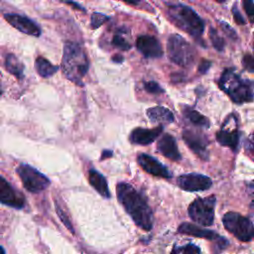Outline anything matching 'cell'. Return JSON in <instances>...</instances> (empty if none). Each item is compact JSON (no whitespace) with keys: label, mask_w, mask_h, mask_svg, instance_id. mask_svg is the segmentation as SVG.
Returning a JSON list of instances; mask_svg holds the SVG:
<instances>
[{"label":"cell","mask_w":254,"mask_h":254,"mask_svg":"<svg viewBox=\"0 0 254 254\" xmlns=\"http://www.w3.org/2000/svg\"><path fill=\"white\" fill-rule=\"evenodd\" d=\"M116 192L118 200L134 222L144 230H150L153 226L154 217L144 194L125 182L117 184Z\"/></svg>","instance_id":"cell-1"},{"label":"cell","mask_w":254,"mask_h":254,"mask_svg":"<svg viewBox=\"0 0 254 254\" xmlns=\"http://www.w3.org/2000/svg\"><path fill=\"white\" fill-rule=\"evenodd\" d=\"M64 75L71 82L82 86V78L85 76L89 62L83 49L76 43L67 41L64 46L61 64Z\"/></svg>","instance_id":"cell-2"},{"label":"cell","mask_w":254,"mask_h":254,"mask_svg":"<svg viewBox=\"0 0 254 254\" xmlns=\"http://www.w3.org/2000/svg\"><path fill=\"white\" fill-rule=\"evenodd\" d=\"M218 85L235 103L249 102L254 99L252 84L240 77L233 69L228 68L223 71Z\"/></svg>","instance_id":"cell-3"},{"label":"cell","mask_w":254,"mask_h":254,"mask_svg":"<svg viewBox=\"0 0 254 254\" xmlns=\"http://www.w3.org/2000/svg\"><path fill=\"white\" fill-rule=\"evenodd\" d=\"M168 15L178 28L189 35L194 38H199L202 35L203 22L191 8L183 4H172L168 6Z\"/></svg>","instance_id":"cell-4"},{"label":"cell","mask_w":254,"mask_h":254,"mask_svg":"<svg viewBox=\"0 0 254 254\" xmlns=\"http://www.w3.org/2000/svg\"><path fill=\"white\" fill-rule=\"evenodd\" d=\"M167 52L170 60L183 67H190L195 60V52L192 47L180 35L173 34L167 43Z\"/></svg>","instance_id":"cell-5"},{"label":"cell","mask_w":254,"mask_h":254,"mask_svg":"<svg viewBox=\"0 0 254 254\" xmlns=\"http://www.w3.org/2000/svg\"><path fill=\"white\" fill-rule=\"evenodd\" d=\"M222 222L227 231L238 240L248 242L254 237V225L251 220L240 213L229 211L222 217Z\"/></svg>","instance_id":"cell-6"},{"label":"cell","mask_w":254,"mask_h":254,"mask_svg":"<svg viewBox=\"0 0 254 254\" xmlns=\"http://www.w3.org/2000/svg\"><path fill=\"white\" fill-rule=\"evenodd\" d=\"M214 195L197 197L189 206V215L196 223L202 226H210L214 220Z\"/></svg>","instance_id":"cell-7"},{"label":"cell","mask_w":254,"mask_h":254,"mask_svg":"<svg viewBox=\"0 0 254 254\" xmlns=\"http://www.w3.org/2000/svg\"><path fill=\"white\" fill-rule=\"evenodd\" d=\"M17 174L19 175L24 188L31 192H41L50 186V180L29 165L21 164L17 168Z\"/></svg>","instance_id":"cell-8"},{"label":"cell","mask_w":254,"mask_h":254,"mask_svg":"<svg viewBox=\"0 0 254 254\" xmlns=\"http://www.w3.org/2000/svg\"><path fill=\"white\" fill-rule=\"evenodd\" d=\"M178 231L183 234H188V235L195 236L198 238H204L209 241H212L215 244L214 248H213L215 253H219L228 245V241L224 237L217 234L215 231H212V230H209L206 228H202V227L196 226V225L189 223V222L182 223L179 226Z\"/></svg>","instance_id":"cell-9"},{"label":"cell","mask_w":254,"mask_h":254,"mask_svg":"<svg viewBox=\"0 0 254 254\" xmlns=\"http://www.w3.org/2000/svg\"><path fill=\"white\" fill-rule=\"evenodd\" d=\"M178 186L187 191H201L209 189L211 180L201 174H186L177 179Z\"/></svg>","instance_id":"cell-10"},{"label":"cell","mask_w":254,"mask_h":254,"mask_svg":"<svg viewBox=\"0 0 254 254\" xmlns=\"http://www.w3.org/2000/svg\"><path fill=\"white\" fill-rule=\"evenodd\" d=\"M4 19L18 31L33 36L39 37L41 35V28L30 18L19 14H5Z\"/></svg>","instance_id":"cell-11"},{"label":"cell","mask_w":254,"mask_h":254,"mask_svg":"<svg viewBox=\"0 0 254 254\" xmlns=\"http://www.w3.org/2000/svg\"><path fill=\"white\" fill-rule=\"evenodd\" d=\"M183 139L188 147L191 149L199 158L202 160L208 159V141L202 134L191 130H185L183 132Z\"/></svg>","instance_id":"cell-12"},{"label":"cell","mask_w":254,"mask_h":254,"mask_svg":"<svg viewBox=\"0 0 254 254\" xmlns=\"http://www.w3.org/2000/svg\"><path fill=\"white\" fill-rule=\"evenodd\" d=\"M0 203L22 208L25 204V199L22 193L16 191L12 186L0 176Z\"/></svg>","instance_id":"cell-13"},{"label":"cell","mask_w":254,"mask_h":254,"mask_svg":"<svg viewBox=\"0 0 254 254\" xmlns=\"http://www.w3.org/2000/svg\"><path fill=\"white\" fill-rule=\"evenodd\" d=\"M137 162L145 172H147L153 176L161 177V178H165V179L172 177L171 172L162 163H160L158 160H156L155 158H153L147 154L138 155Z\"/></svg>","instance_id":"cell-14"},{"label":"cell","mask_w":254,"mask_h":254,"mask_svg":"<svg viewBox=\"0 0 254 254\" xmlns=\"http://www.w3.org/2000/svg\"><path fill=\"white\" fill-rule=\"evenodd\" d=\"M138 51L146 58H160L163 55V50L160 42L153 36L143 35L136 41Z\"/></svg>","instance_id":"cell-15"},{"label":"cell","mask_w":254,"mask_h":254,"mask_svg":"<svg viewBox=\"0 0 254 254\" xmlns=\"http://www.w3.org/2000/svg\"><path fill=\"white\" fill-rule=\"evenodd\" d=\"M163 132V125H159L153 129H144V128H135L130 133V141L133 144L139 145H148L151 144L159 135Z\"/></svg>","instance_id":"cell-16"},{"label":"cell","mask_w":254,"mask_h":254,"mask_svg":"<svg viewBox=\"0 0 254 254\" xmlns=\"http://www.w3.org/2000/svg\"><path fill=\"white\" fill-rule=\"evenodd\" d=\"M159 152L172 161H179L181 159V154L179 152L176 140L170 134H165L161 137L157 144Z\"/></svg>","instance_id":"cell-17"},{"label":"cell","mask_w":254,"mask_h":254,"mask_svg":"<svg viewBox=\"0 0 254 254\" xmlns=\"http://www.w3.org/2000/svg\"><path fill=\"white\" fill-rule=\"evenodd\" d=\"M147 116L152 123H159L160 125L172 123L174 121L173 113L166 107L155 106L147 110Z\"/></svg>","instance_id":"cell-18"},{"label":"cell","mask_w":254,"mask_h":254,"mask_svg":"<svg viewBox=\"0 0 254 254\" xmlns=\"http://www.w3.org/2000/svg\"><path fill=\"white\" fill-rule=\"evenodd\" d=\"M239 132L237 129L233 130H225L222 129L219 130L216 133V140L217 142L225 147L231 148L233 151L237 150L238 143H239Z\"/></svg>","instance_id":"cell-19"},{"label":"cell","mask_w":254,"mask_h":254,"mask_svg":"<svg viewBox=\"0 0 254 254\" xmlns=\"http://www.w3.org/2000/svg\"><path fill=\"white\" fill-rule=\"evenodd\" d=\"M88 182L99 194L104 197H110L107 182L99 172L94 169H90L88 171Z\"/></svg>","instance_id":"cell-20"},{"label":"cell","mask_w":254,"mask_h":254,"mask_svg":"<svg viewBox=\"0 0 254 254\" xmlns=\"http://www.w3.org/2000/svg\"><path fill=\"white\" fill-rule=\"evenodd\" d=\"M35 68L42 77H51L58 71L59 66L53 64L43 57H38L35 61Z\"/></svg>","instance_id":"cell-21"},{"label":"cell","mask_w":254,"mask_h":254,"mask_svg":"<svg viewBox=\"0 0 254 254\" xmlns=\"http://www.w3.org/2000/svg\"><path fill=\"white\" fill-rule=\"evenodd\" d=\"M5 67L6 69L16 76L18 79L24 77V65L13 54H8L5 58Z\"/></svg>","instance_id":"cell-22"},{"label":"cell","mask_w":254,"mask_h":254,"mask_svg":"<svg viewBox=\"0 0 254 254\" xmlns=\"http://www.w3.org/2000/svg\"><path fill=\"white\" fill-rule=\"evenodd\" d=\"M126 35H128V31L124 27L118 29L112 38V45L120 50L128 51L131 48V44Z\"/></svg>","instance_id":"cell-23"},{"label":"cell","mask_w":254,"mask_h":254,"mask_svg":"<svg viewBox=\"0 0 254 254\" xmlns=\"http://www.w3.org/2000/svg\"><path fill=\"white\" fill-rule=\"evenodd\" d=\"M185 116L193 124L196 126H201V127H206L208 128L209 126V121L206 117H204L203 115H201L200 113H198L195 110H191V109H187L185 110Z\"/></svg>","instance_id":"cell-24"},{"label":"cell","mask_w":254,"mask_h":254,"mask_svg":"<svg viewBox=\"0 0 254 254\" xmlns=\"http://www.w3.org/2000/svg\"><path fill=\"white\" fill-rule=\"evenodd\" d=\"M171 254H201V252L196 245L187 243L184 245H175L171 251Z\"/></svg>","instance_id":"cell-25"},{"label":"cell","mask_w":254,"mask_h":254,"mask_svg":"<svg viewBox=\"0 0 254 254\" xmlns=\"http://www.w3.org/2000/svg\"><path fill=\"white\" fill-rule=\"evenodd\" d=\"M209 39L213 45V47L217 50V51H222L224 48V41L221 37H219V35L217 34L216 30H214L213 28L209 29Z\"/></svg>","instance_id":"cell-26"},{"label":"cell","mask_w":254,"mask_h":254,"mask_svg":"<svg viewBox=\"0 0 254 254\" xmlns=\"http://www.w3.org/2000/svg\"><path fill=\"white\" fill-rule=\"evenodd\" d=\"M109 19L108 16L101 14V13H93L91 15V19H90V24H91V28L92 29H96L99 26H101L104 22H106Z\"/></svg>","instance_id":"cell-27"},{"label":"cell","mask_w":254,"mask_h":254,"mask_svg":"<svg viewBox=\"0 0 254 254\" xmlns=\"http://www.w3.org/2000/svg\"><path fill=\"white\" fill-rule=\"evenodd\" d=\"M144 88L150 92V93H154V94H159V93H163L164 89L156 82L153 80L144 82Z\"/></svg>","instance_id":"cell-28"},{"label":"cell","mask_w":254,"mask_h":254,"mask_svg":"<svg viewBox=\"0 0 254 254\" xmlns=\"http://www.w3.org/2000/svg\"><path fill=\"white\" fill-rule=\"evenodd\" d=\"M243 8L249 18V21L251 23H254V1L251 0H246L243 1Z\"/></svg>","instance_id":"cell-29"},{"label":"cell","mask_w":254,"mask_h":254,"mask_svg":"<svg viewBox=\"0 0 254 254\" xmlns=\"http://www.w3.org/2000/svg\"><path fill=\"white\" fill-rule=\"evenodd\" d=\"M245 152L254 161V133L245 142Z\"/></svg>","instance_id":"cell-30"},{"label":"cell","mask_w":254,"mask_h":254,"mask_svg":"<svg viewBox=\"0 0 254 254\" xmlns=\"http://www.w3.org/2000/svg\"><path fill=\"white\" fill-rule=\"evenodd\" d=\"M242 64L245 69H247L250 72H254V58L247 54L242 59Z\"/></svg>","instance_id":"cell-31"},{"label":"cell","mask_w":254,"mask_h":254,"mask_svg":"<svg viewBox=\"0 0 254 254\" xmlns=\"http://www.w3.org/2000/svg\"><path fill=\"white\" fill-rule=\"evenodd\" d=\"M219 23H220V27H221L222 30L227 34V36H228L229 38H231L232 40H236V39H237V36H236L235 31H234L227 23L222 22V21H220Z\"/></svg>","instance_id":"cell-32"},{"label":"cell","mask_w":254,"mask_h":254,"mask_svg":"<svg viewBox=\"0 0 254 254\" xmlns=\"http://www.w3.org/2000/svg\"><path fill=\"white\" fill-rule=\"evenodd\" d=\"M56 208H57V212H58V214H59V216H60V218L62 219V221L64 223V225L71 231V232H73V230H72V227H71V224H70V222H69V220L66 218V216H65V214H64V212L63 211V209L60 207V205L57 203V206H56Z\"/></svg>","instance_id":"cell-33"},{"label":"cell","mask_w":254,"mask_h":254,"mask_svg":"<svg viewBox=\"0 0 254 254\" xmlns=\"http://www.w3.org/2000/svg\"><path fill=\"white\" fill-rule=\"evenodd\" d=\"M232 13H233V15H234V20H235V22H236L237 24H239V25H244V24H245V20H244V18L241 16V14H240V12L238 11V9L236 8V5L233 6V8H232Z\"/></svg>","instance_id":"cell-34"},{"label":"cell","mask_w":254,"mask_h":254,"mask_svg":"<svg viewBox=\"0 0 254 254\" xmlns=\"http://www.w3.org/2000/svg\"><path fill=\"white\" fill-rule=\"evenodd\" d=\"M210 62L209 61H206V60H202L201 62H200V64H199V66H198V71L200 72V73H205L207 70H208V68L210 67Z\"/></svg>","instance_id":"cell-35"},{"label":"cell","mask_w":254,"mask_h":254,"mask_svg":"<svg viewBox=\"0 0 254 254\" xmlns=\"http://www.w3.org/2000/svg\"><path fill=\"white\" fill-rule=\"evenodd\" d=\"M248 192H249V195L251 196L252 198V205L254 207V182H252L249 187H248Z\"/></svg>","instance_id":"cell-36"},{"label":"cell","mask_w":254,"mask_h":254,"mask_svg":"<svg viewBox=\"0 0 254 254\" xmlns=\"http://www.w3.org/2000/svg\"><path fill=\"white\" fill-rule=\"evenodd\" d=\"M112 156V151L110 150H104L103 153H102V156H101V160H104L106 158H109Z\"/></svg>","instance_id":"cell-37"},{"label":"cell","mask_w":254,"mask_h":254,"mask_svg":"<svg viewBox=\"0 0 254 254\" xmlns=\"http://www.w3.org/2000/svg\"><path fill=\"white\" fill-rule=\"evenodd\" d=\"M123 60H124L123 57L120 56V55H115V56L112 58V61H114V62H116V63H118V64L122 63Z\"/></svg>","instance_id":"cell-38"},{"label":"cell","mask_w":254,"mask_h":254,"mask_svg":"<svg viewBox=\"0 0 254 254\" xmlns=\"http://www.w3.org/2000/svg\"><path fill=\"white\" fill-rule=\"evenodd\" d=\"M66 4H69V5H72L73 7H76V9H79V10H81V11H84V9L82 8V7H80V6H78L76 3H73V2H65Z\"/></svg>","instance_id":"cell-39"},{"label":"cell","mask_w":254,"mask_h":254,"mask_svg":"<svg viewBox=\"0 0 254 254\" xmlns=\"http://www.w3.org/2000/svg\"><path fill=\"white\" fill-rule=\"evenodd\" d=\"M0 254H5V251L1 246H0Z\"/></svg>","instance_id":"cell-40"},{"label":"cell","mask_w":254,"mask_h":254,"mask_svg":"<svg viewBox=\"0 0 254 254\" xmlns=\"http://www.w3.org/2000/svg\"><path fill=\"white\" fill-rule=\"evenodd\" d=\"M2 95V87H1V84H0V96Z\"/></svg>","instance_id":"cell-41"}]
</instances>
